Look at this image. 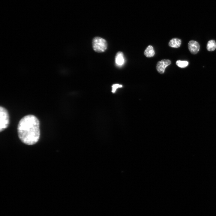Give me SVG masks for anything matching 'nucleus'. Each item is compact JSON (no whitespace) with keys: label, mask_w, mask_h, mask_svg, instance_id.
I'll use <instances>...</instances> for the list:
<instances>
[{"label":"nucleus","mask_w":216,"mask_h":216,"mask_svg":"<svg viewBox=\"0 0 216 216\" xmlns=\"http://www.w3.org/2000/svg\"><path fill=\"white\" fill-rule=\"evenodd\" d=\"M181 44V40L178 38H173L171 40L169 43V46L177 48L180 47Z\"/></svg>","instance_id":"7"},{"label":"nucleus","mask_w":216,"mask_h":216,"mask_svg":"<svg viewBox=\"0 0 216 216\" xmlns=\"http://www.w3.org/2000/svg\"><path fill=\"white\" fill-rule=\"evenodd\" d=\"M115 61L116 65L118 66H121L124 64V58L122 52H118L116 53Z\"/></svg>","instance_id":"6"},{"label":"nucleus","mask_w":216,"mask_h":216,"mask_svg":"<svg viewBox=\"0 0 216 216\" xmlns=\"http://www.w3.org/2000/svg\"><path fill=\"white\" fill-rule=\"evenodd\" d=\"M171 64V61L168 59H163L158 62L156 65L158 71L160 74H163L166 68Z\"/></svg>","instance_id":"4"},{"label":"nucleus","mask_w":216,"mask_h":216,"mask_svg":"<svg viewBox=\"0 0 216 216\" xmlns=\"http://www.w3.org/2000/svg\"><path fill=\"white\" fill-rule=\"evenodd\" d=\"M188 61H184L178 60L176 62V65L181 68H184L188 66Z\"/></svg>","instance_id":"10"},{"label":"nucleus","mask_w":216,"mask_h":216,"mask_svg":"<svg viewBox=\"0 0 216 216\" xmlns=\"http://www.w3.org/2000/svg\"><path fill=\"white\" fill-rule=\"evenodd\" d=\"M206 48L209 51H212L216 49V43L215 40H211L208 41L207 43Z\"/></svg>","instance_id":"9"},{"label":"nucleus","mask_w":216,"mask_h":216,"mask_svg":"<svg viewBox=\"0 0 216 216\" xmlns=\"http://www.w3.org/2000/svg\"><path fill=\"white\" fill-rule=\"evenodd\" d=\"M188 47L190 52L193 54L197 53L200 48V45L198 42L193 40L189 41L188 44Z\"/></svg>","instance_id":"5"},{"label":"nucleus","mask_w":216,"mask_h":216,"mask_svg":"<svg viewBox=\"0 0 216 216\" xmlns=\"http://www.w3.org/2000/svg\"><path fill=\"white\" fill-rule=\"evenodd\" d=\"M9 116L7 110L3 106L0 107V131L6 128L9 124Z\"/></svg>","instance_id":"3"},{"label":"nucleus","mask_w":216,"mask_h":216,"mask_svg":"<svg viewBox=\"0 0 216 216\" xmlns=\"http://www.w3.org/2000/svg\"><path fill=\"white\" fill-rule=\"evenodd\" d=\"M92 45L94 50L99 53L105 51L107 47L106 41L104 39L98 37L93 38L92 41Z\"/></svg>","instance_id":"2"},{"label":"nucleus","mask_w":216,"mask_h":216,"mask_svg":"<svg viewBox=\"0 0 216 216\" xmlns=\"http://www.w3.org/2000/svg\"><path fill=\"white\" fill-rule=\"evenodd\" d=\"M17 129L19 138L25 144L32 145L38 141L40 134V122L34 116L28 115L22 118Z\"/></svg>","instance_id":"1"},{"label":"nucleus","mask_w":216,"mask_h":216,"mask_svg":"<svg viewBox=\"0 0 216 216\" xmlns=\"http://www.w3.org/2000/svg\"><path fill=\"white\" fill-rule=\"evenodd\" d=\"M122 85L118 84H116L112 85V91L111 92L113 93H114L117 89L118 88H120L122 87Z\"/></svg>","instance_id":"11"},{"label":"nucleus","mask_w":216,"mask_h":216,"mask_svg":"<svg viewBox=\"0 0 216 216\" xmlns=\"http://www.w3.org/2000/svg\"><path fill=\"white\" fill-rule=\"evenodd\" d=\"M155 52L153 48L151 45L148 46L145 50L144 54L147 57H151L153 56Z\"/></svg>","instance_id":"8"}]
</instances>
